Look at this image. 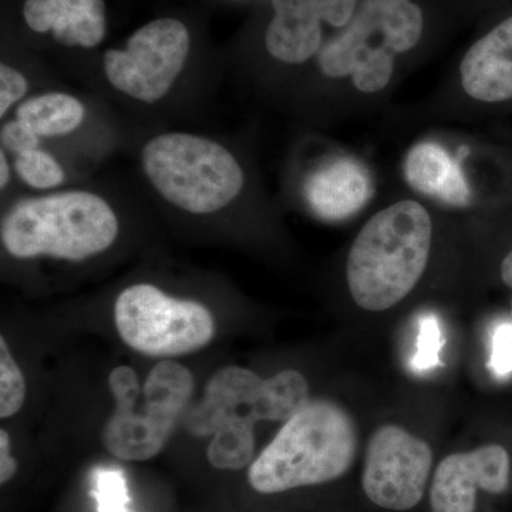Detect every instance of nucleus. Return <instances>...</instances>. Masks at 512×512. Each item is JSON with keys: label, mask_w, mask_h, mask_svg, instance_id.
Returning <instances> with one entry per match:
<instances>
[{"label": "nucleus", "mask_w": 512, "mask_h": 512, "mask_svg": "<svg viewBox=\"0 0 512 512\" xmlns=\"http://www.w3.org/2000/svg\"><path fill=\"white\" fill-rule=\"evenodd\" d=\"M433 221L416 200L393 202L363 225L346 262L350 295L359 308L383 312L403 301L429 265Z\"/></svg>", "instance_id": "1"}, {"label": "nucleus", "mask_w": 512, "mask_h": 512, "mask_svg": "<svg viewBox=\"0 0 512 512\" xmlns=\"http://www.w3.org/2000/svg\"><path fill=\"white\" fill-rule=\"evenodd\" d=\"M356 453L352 416L330 400H309L256 457L248 481L261 494L330 483L348 473Z\"/></svg>", "instance_id": "2"}, {"label": "nucleus", "mask_w": 512, "mask_h": 512, "mask_svg": "<svg viewBox=\"0 0 512 512\" xmlns=\"http://www.w3.org/2000/svg\"><path fill=\"white\" fill-rule=\"evenodd\" d=\"M0 234L3 247L15 258L47 255L82 261L113 245L119 221L99 195L70 191L13 205Z\"/></svg>", "instance_id": "3"}, {"label": "nucleus", "mask_w": 512, "mask_h": 512, "mask_svg": "<svg viewBox=\"0 0 512 512\" xmlns=\"http://www.w3.org/2000/svg\"><path fill=\"white\" fill-rule=\"evenodd\" d=\"M423 32V12L413 0H359L348 26L320 49L319 70L328 79H349L357 92H383L396 57L419 45Z\"/></svg>", "instance_id": "4"}, {"label": "nucleus", "mask_w": 512, "mask_h": 512, "mask_svg": "<svg viewBox=\"0 0 512 512\" xmlns=\"http://www.w3.org/2000/svg\"><path fill=\"white\" fill-rule=\"evenodd\" d=\"M116 410L103 429V443L114 457L147 461L163 450L178 417L184 412L194 377L180 363H158L141 390L137 373L119 366L109 376Z\"/></svg>", "instance_id": "5"}, {"label": "nucleus", "mask_w": 512, "mask_h": 512, "mask_svg": "<svg viewBox=\"0 0 512 512\" xmlns=\"http://www.w3.org/2000/svg\"><path fill=\"white\" fill-rule=\"evenodd\" d=\"M143 167L154 188L191 214L227 207L244 187V171L227 148L194 134L167 133L148 141Z\"/></svg>", "instance_id": "6"}, {"label": "nucleus", "mask_w": 512, "mask_h": 512, "mask_svg": "<svg viewBox=\"0 0 512 512\" xmlns=\"http://www.w3.org/2000/svg\"><path fill=\"white\" fill-rule=\"evenodd\" d=\"M309 384L296 370L265 380L242 367L218 370L205 387L201 403L187 419L197 437L212 436L222 424L254 431L258 421H288L309 402Z\"/></svg>", "instance_id": "7"}, {"label": "nucleus", "mask_w": 512, "mask_h": 512, "mask_svg": "<svg viewBox=\"0 0 512 512\" xmlns=\"http://www.w3.org/2000/svg\"><path fill=\"white\" fill-rule=\"evenodd\" d=\"M114 318L124 343L153 357L195 352L207 346L215 333L214 318L204 305L171 298L147 284L120 293Z\"/></svg>", "instance_id": "8"}, {"label": "nucleus", "mask_w": 512, "mask_h": 512, "mask_svg": "<svg viewBox=\"0 0 512 512\" xmlns=\"http://www.w3.org/2000/svg\"><path fill=\"white\" fill-rule=\"evenodd\" d=\"M190 47V32L183 22L153 20L128 39L126 50L106 52L104 72L121 93L156 103L183 72Z\"/></svg>", "instance_id": "9"}, {"label": "nucleus", "mask_w": 512, "mask_h": 512, "mask_svg": "<svg viewBox=\"0 0 512 512\" xmlns=\"http://www.w3.org/2000/svg\"><path fill=\"white\" fill-rule=\"evenodd\" d=\"M431 466L433 451L427 441L386 424L367 444L363 491L384 510H412L423 500Z\"/></svg>", "instance_id": "10"}, {"label": "nucleus", "mask_w": 512, "mask_h": 512, "mask_svg": "<svg viewBox=\"0 0 512 512\" xmlns=\"http://www.w3.org/2000/svg\"><path fill=\"white\" fill-rule=\"evenodd\" d=\"M274 19L266 29L269 55L286 64H302L323 46L322 25L343 29L355 15L359 0H271Z\"/></svg>", "instance_id": "11"}, {"label": "nucleus", "mask_w": 512, "mask_h": 512, "mask_svg": "<svg viewBox=\"0 0 512 512\" xmlns=\"http://www.w3.org/2000/svg\"><path fill=\"white\" fill-rule=\"evenodd\" d=\"M510 454L498 444L444 458L430 488L433 512H474L477 491L503 494L510 485Z\"/></svg>", "instance_id": "12"}, {"label": "nucleus", "mask_w": 512, "mask_h": 512, "mask_svg": "<svg viewBox=\"0 0 512 512\" xmlns=\"http://www.w3.org/2000/svg\"><path fill=\"white\" fill-rule=\"evenodd\" d=\"M464 93L481 103L512 100V16L477 40L460 64Z\"/></svg>", "instance_id": "13"}, {"label": "nucleus", "mask_w": 512, "mask_h": 512, "mask_svg": "<svg viewBox=\"0 0 512 512\" xmlns=\"http://www.w3.org/2000/svg\"><path fill=\"white\" fill-rule=\"evenodd\" d=\"M23 15L30 29L52 32L66 47L92 49L106 36L104 0H26Z\"/></svg>", "instance_id": "14"}, {"label": "nucleus", "mask_w": 512, "mask_h": 512, "mask_svg": "<svg viewBox=\"0 0 512 512\" xmlns=\"http://www.w3.org/2000/svg\"><path fill=\"white\" fill-rule=\"evenodd\" d=\"M372 197V180L362 164L340 157L309 175L305 198L318 217L342 221L362 210Z\"/></svg>", "instance_id": "15"}, {"label": "nucleus", "mask_w": 512, "mask_h": 512, "mask_svg": "<svg viewBox=\"0 0 512 512\" xmlns=\"http://www.w3.org/2000/svg\"><path fill=\"white\" fill-rule=\"evenodd\" d=\"M404 175L410 187L421 194L450 205H466L470 201V185L460 158L451 157L439 144L426 141L414 146L404 161Z\"/></svg>", "instance_id": "16"}, {"label": "nucleus", "mask_w": 512, "mask_h": 512, "mask_svg": "<svg viewBox=\"0 0 512 512\" xmlns=\"http://www.w3.org/2000/svg\"><path fill=\"white\" fill-rule=\"evenodd\" d=\"M84 107L64 93H47L20 104L18 120L32 128L37 136L59 137L72 133L82 124Z\"/></svg>", "instance_id": "17"}, {"label": "nucleus", "mask_w": 512, "mask_h": 512, "mask_svg": "<svg viewBox=\"0 0 512 512\" xmlns=\"http://www.w3.org/2000/svg\"><path fill=\"white\" fill-rule=\"evenodd\" d=\"M417 330L416 352L410 360V367L414 373H427L441 365V350L446 345L440 320L433 313L419 318Z\"/></svg>", "instance_id": "18"}, {"label": "nucleus", "mask_w": 512, "mask_h": 512, "mask_svg": "<svg viewBox=\"0 0 512 512\" xmlns=\"http://www.w3.org/2000/svg\"><path fill=\"white\" fill-rule=\"evenodd\" d=\"M15 168L23 183L36 190H49L64 181L62 165L39 148L16 157Z\"/></svg>", "instance_id": "19"}, {"label": "nucleus", "mask_w": 512, "mask_h": 512, "mask_svg": "<svg viewBox=\"0 0 512 512\" xmlns=\"http://www.w3.org/2000/svg\"><path fill=\"white\" fill-rule=\"evenodd\" d=\"M25 399V377L10 355L5 338H0V417L8 419L18 413Z\"/></svg>", "instance_id": "20"}, {"label": "nucleus", "mask_w": 512, "mask_h": 512, "mask_svg": "<svg viewBox=\"0 0 512 512\" xmlns=\"http://www.w3.org/2000/svg\"><path fill=\"white\" fill-rule=\"evenodd\" d=\"M99 512H120L127 510L130 497L127 493L126 478L119 470H100L92 491Z\"/></svg>", "instance_id": "21"}, {"label": "nucleus", "mask_w": 512, "mask_h": 512, "mask_svg": "<svg viewBox=\"0 0 512 512\" xmlns=\"http://www.w3.org/2000/svg\"><path fill=\"white\" fill-rule=\"evenodd\" d=\"M488 367L497 377L512 375V322H503L495 328Z\"/></svg>", "instance_id": "22"}, {"label": "nucleus", "mask_w": 512, "mask_h": 512, "mask_svg": "<svg viewBox=\"0 0 512 512\" xmlns=\"http://www.w3.org/2000/svg\"><path fill=\"white\" fill-rule=\"evenodd\" d=\"M39 137L32 128L19 120L5 124L0 131L3 148L18 154V156L28 153V151L37 150Z\"/></svg>", "instance_id": "23"}, {"label": "nucleus", "mask_w": 512, "mask_h": 512, "mask_svg": "<svg viewBox=\"0 0 512 512\" xmlns=\"http://www.w3.org/2000/svg\"><path fill=\"white\" fill-rule=\"evenodd\" d=\"M28 92V80L13 67L0 66V117Z\"/></svg>", "instance_id": "24"}, {"label": "nucleus", "mask_w": 512, "mask_h": 512, "mask_svg": "<svg viewBox=\"0 0 512 512\" xmlns=\"http://www.w3.org/2000/svg\"><path fill=\"white\" fill-rule=\"evenodd\" d=\"M18 470V463L10 456L9 434L0 431V483L6 484L12 480Z\"/></svg>", "instance_id": "25"}, {"label": "nucleus", "mask_w": 512, "mask_h": 512, "mask_svg": "<svg viewBox=\"0 0 512 512\" xmlns=\"http://www.w3.org/2000/svg\"><path fill=\"white\" fill-rule=\"evenodd\" d=\"M500 274L504 284L512 288V251L505 256L503 264H501Z\"/></svg>", "instance_id": "26"}, {"label": "nucleus", "mask_w": 512, "mask_h": 512, "mask_svg": "<svg viewBox=\"0 0 512 512\" xmlns=\"http://www.w3.org/2000/svg\"><path fill=\"white\" fill-rule=\"evenodd\" d=\"M9 183V165L6 163L5 153H0V188H5Z\"/></svg>", "instance_id": "27"}, {"label": "nucleus", "mask_w": 512, "mask_h": 512, "mask_svg": "<svg viewBox=\"0 0 512 512\" xmlns=\"http://www.w3.org/2000/svg\"><path fill=\"white\" fill-rule=\"evenodd\" d=\"M511 322H512V301H511Z\"/></svg>", "instance_id": "28"}, {"label": "nucleus", "mask_w": 512, "mask_h": 512, "mask_svg": "<svg viewBox=\"0 0 512 512\" xmlns=\"http://www.w3.org/2000/svg\"><path fill=\"white\" fill-rule=\"evenodd\" d=\"M120 512H130V511H128V510H123V511H120Z\"/></svg>", "instance_id": "29"}]
</instances>
